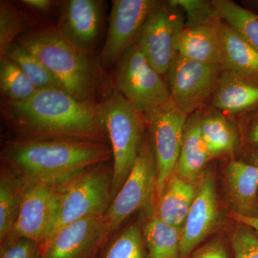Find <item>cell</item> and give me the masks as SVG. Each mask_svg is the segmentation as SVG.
<instances>
[{
  "label": "cell",
  "instance_id": "obj_1",
  "mask_svg": "<svg viewBox=\"0 0 258 258\" xmlns=\"http://www.w3.org/2000/svg\"><path fill=\"white\" fill-rule=\"evenodd\" d=\"M97 104L79 101L61 88H47L38 90L27 101L3 100L2 113L16 135L15 140L60 139L109 144Z\"/></svg>",
  "mask_w": 258,
  "mask_h": 258
},
{
  "label": "cell",
  "instance_id": "obj_2",
  "mask_svg": "<svg viewBox=\"0 0 258 258\" xmlns=\"http://www.w3.org/2000/svg\"><path fill=\"white\" fill-rule=\"evenodd\" d=\"M3 164L24 186H59L92 166L112 159L109 144L84 141L12 140L1 153Z\"/></svg>",
  "mask_w": 258,
  "mask_h": 258
},
{
  "label": "cell",
  "instance_id": "obj_3",
  "mask_svg": "<svg viewBox=\"0 0 258 258\" xmlns=\"http://www.w3.org/2000/svg\"><path fill=\"white\" fill-rule=\"evenodd\" d=\"M15 42L36 56L64 91L84 103H98V67L89 53L70 41L56 25L38 26Z\"/></svg>",
  "mask_w": 258,
  "mask_h": 258
},
{
  "label": "cell",
  "instance_id": "obj_4",
  "mask_svg": "<svg viewBox=\"0 0 258 258\" xmlns=\"http://www.w3.org/2000/svg\"><path fill=\"white\" fill-rule=\"evenodd\" d=\"M97 107L111 148L113 200L137 160L147 123L144 115L115 89L98 102Z\"/></svg>",
  "mask_w": 258,
  "mask_h": 258
},
{
  "label": "cell",
  "instance_id": "obj_5",
  "mask_svg": "<svg viewBox=\"0 0 258 258\" xmlns=\"http://www.w3.org/2000/svg\"><path fill=\"white\" fill-rule=\"evenodd\" d=\"M106 164L92 166L59 185L58 212L51 235L77 220L104 216L111 203L113 176Z\"/></svg>",
  "mask_w": 258,
  "mask_h": 258
},
{
  "label": "cell",
  "instance_id": "obj_6",
  "mask_svg": "<svg viewBox=\"0 0 258 258\" xmlns=\"http://www.w3.org/2000/svg\"><path fill=\"white\" fill-rule=\"evenodd\" d=\"M157 181L154 148L150 136L145 135L132 171L103 216L107 240L134 212L154 208Z\"/></svg>",
  "mask_w": 258,
  "mask_h": 258
},
{
  "label": "cell",
  "instance_id": "obj_7",
  "mask_svg": "<svg viewBox=\"0 0 258 258\" xmlns=\"http://www.w3.org/2000/svg\"><path fill=\"white\" fill-rule=\"evenodd\" d=\"M114 86L143 115L171 101L167 84L135 42L115 63Z\"/></svg>",
  "mask_w": 258,
  "mask_h": 258
},
{
  "label": "cell",
  "instance_id": "obj_8",
  "mask_svg": "<svg viewBox=\"0 0 258 258\" xmlns=\"http://www.w3.org/2000/svg\"><path fill=\"white\" fill-rule=\"evenodd\" d=\"M182 9L173 1H158L135 43L159 74H166L178 56V42L185 28Z\"/></svg>",
  "mask_w": 258,
  "mask_h": 258
},
{
  "label": "cell",
  "instance_id": "obj_9",
  "mask_svg": "<svg viewBox=\"0 0 258 258\" xmlns=\"http://www.w3.org/2000/svg\"><path fill=\"white\" fill-rule=\"evenodd\" d=\"M144 116L157 162L156 201L168 180L175 174L188 115L171 100L169 103L145 113Z\"/></svg>",
  "mask_w": 258,
  "mask_h": 258
},
{
  "label": "cell",
  "instance_id": "obj_10",
  "mask_svg": "<svg viewBox=\"0 0 258 258\" xmlns=\"http://www.w3.org/2000/svg\"><path fill=\"white\" fill-rule=\"evenodd\" d=\"M220 64L204 63L178 55L167 74L171 101L187 115L211 99L224 71Z\"/></svg>",
  "mask_w": 258,
  "mask_h": 258
},
{
  "label": "cell",
  "instance_id": "obj_11",
  "mask_svg": "<svg viewBox=\"0 0 258 258\" xmlns=\"http://www.w3.org/2000/svg\"><path fill=\"white\" fill-rule=\"evenodd\" d=\"M58 208V186H24L18 217L13 232L7 241L26 238L42 245L52 234Z\"/></svg>",
  "mask_w": 258,
  "mask_h": 258
},
{
  "label": "cell",
  "instance_id": "obj_12",
  "mask_svg": "<svg viewBox=\"0 0 258 258\" xmlns=\"http://www.w3.org/2000/svg\"><path fill=\"white\" fill-rule=\"evenodd\" d=\"M155 0H113L106 40L100 60L104 67L115 64L122 54L135 42Z\"/></svg>",
  "mask_w": 258,
  "mask_h": 258
},
{
  "label": "cell",
  "instance_id": "obj_13",
  "mask_svg": "<svg viewBox=\"0 0 258 258\" xmlns=\"http://www.w3.org/2000/svg\"><path fill=\"white\" fill-rule=\"evenodd\" d=\"M107 241L103 217H89L55 231L40 245L42 258H96Z\"/></svg>",
  "mask_w": 258,
  "mask_h": 258
},
{
  "label": "cell",
  "instance_id": "obj_14",
  "mask_svg": "<svg viewBox=\"0 0 258 258\" xmlns=\"http://www.w3.org/2000/svg\"><path fill=\"white\" fill-rule=\"evenodd\" d=\"M215 179L210 173L200 178L198 192L181 230V258H187L216 228L220 220Z\"/></svg>",
  "mask_w": 258,
  "mask_h": 258
},
{
  "label": "cell",
  "instance_id": "obj_15",
  "mask_svg": "<svg viewBox=\"0 0 258 258\" xmlns=\"http://www.w3.org/2000/svg\"><path fill=\"white\" fill-rule=\"evenodd\" d=\"M103 2L67 0L62 2L56 26L66 38L89 53L96 45L103 25Z\"/></svg>",
  "mask_w": 258,
  "mask_h": 258
},
{
  "label": "cell",
  "instance_id": "obj_16",
  "mask_svg": "<svg viewBox=\"0 0 258 258\" xmlns=\"http://www.w3.org/2000/svg\"><path fill=\"white\" fill-rule=\"evenodd\" d=\"M226 196L232 213L258 217V167L242 161H232L225 175Z\"/></svg>",
  "mask_w": 258,
  "mask_h": 258
},
{
  "label": "cell",
  "instance_id": "obj_17",
  "mask_svg": "<svg viewBox=\"0 0 258 258\" xmlns=\"http://www.w3.org/2000/svg\"><path fill=\"white\" fill-rule=\"evenodd\" d=\"M211 103L227 114H247L258 108V81L224 70Z\"/></svg>",
  "mask_w": 258,
  "mask_h": 258
},
{
  "label": "cell",
  "instance_id": "obj_18",
  "mask_svg": "<svg viewBox=\"0 0 258 258\" xmlns=\"http://www.w3.org/2000/svg\"><path fill=\"white\" fill-rule=\"evenodd\" d=\"M220 20L218 17L209 23L185 26L178 42V55L197 62L222 64Z\"/></svg>",
  "mask_w": 258,
  "mask_h": 258
},
{
  "label": "cell",
  "instance_id": "obj_19",
  "mask_svg": "<svg viewBox=\"0 0 258 258\" xmlns=\"http://www.w3.org/2000/svg\"><path fill=\"white\" fill-rule=\"evenodd\" d=\"M219 35L224 69L258 81V50L221 19L219 22Z\"/></svg>",
  "mask_w": 258,
  "mask_h": 258
},
{
  "label": "cell",
  "instance_id": "obj_20",
  "mask_svg": "<svg viewBox=\"0 0 258 258\" xmlns=\"http://www.w3.org/2000/svg\"><path fill=\"white\" fill-rule=\"evenodd\" d=\"M198 185L174 174L168 180L153 212L168 225L181 230L198 192Z\"/></svg>",
  "mask_w": 258,
  "mask_h": 258
},
{
  "label": "cell",
  "instance_id": "obj_21",
  "mask_svg": "<svg viewBox=\"0 0 258 258\" xmlns=\"http://www.w3.org/2000/svg\"><path fill=\"white\" fill-rule=\"evenodd\" d=\"M201 117L197 111L186 120L175 171L181 179L193 183L201 177L204 168L212 159L202 137Z\"/></svg>",
  "mask_w": 258,
  "mask_h": 258
},
{
  "label": "cell",
  "instance_id": "obj_22",
  "mask_svg": "<svg viewBox=\"0 0 258 258\" xmlns=\"http://www.w3.org/2000/svg\"><path fill=\"white\" fill-rule=\"evenodd\" d=\"M142 226L147 258H181V230L165 223L150 211Z\"/></svg>",
  "mask_w": 258,
  "mask_h": 258
},
{
  "label": "cell",
  "instance_id": "obj_23",
  "mask_svg": "<svg viewBox=\"0 0 258 258\" xmlns=\"http://www.w3.org/2000/svg\"><path fill=\"white\" fill-rule=\"evenodd\" d=\"M24 185L6 166L2 164L0 176V244L9 238L18 219Z\"/></svg>",
  "mask_w": 258,
  "mask_h": 258
},
{
  "label": "cell",
  "instance_id": "obj_24",
  "mask_svg": "<svg viewBox=\"0 0 258 258\" xmlns=\"http://www.w3.org/2000/svg\"><path fill=\"white\" fill-rule=\"evenodd\" d=\"M200 128L202 137L212 158L235 150L238 142L237 132L220 113L202 115Z\"/></svg>",
  "mask_w": 258,
  "mask_h": 258
},
{
  "label": "cell",
  "instance_id": "obj_25",
  "mask_svg": "<svg viewBox=\"0 0 258 258\" xmlns=\"http://www.w3.org/2000/svg\"><path fill=\"white\" fill-rule=\"evenodd\" d=\"M38 20L20 10L12 2L0 1V59L10 46L25 34L37 28Z\"/></svg>",
  "mask_w": 258,
  "mask_h": 258
},
{
  "label": "cell",
  "instance_id": "obj_26",
  "mask_svg": "<svg viewBox=\"0 0 258 258\" xmlns=\"http://www.w3.org/2000/svg\"><path fill=\"white\" fill-rule=\"evenodd\" d=\"M219 18L258 50V13L230 0L212 1Z\"/></svg>",
  "mask_w": 258,
  "mask_h": 258
},
{
  "label": "cell",
  "instance_id": "obj_27",
  "mask_svg": "<svg viewBox=\"0 0 258 258\" xmlns=\"http://www.w3.org/2000/svg\"><path fill=\"white\" fill-rule=\"evenodd\" d=\"M96 258H147L142 227L134 223L102 246Z\"/></svg>",
  "mask_w": 258,
  "mask_h": 258
},
{
  "label": "cell",
  "instance_id": "obj_28",
  "mask_svg": "<svg viewBox=\"0 0 258 258\" xmlns=\"http://www.w3.org/2000/svg\"><path fill=\"white\" fill-rule=\"evenodd\" d=\"M5 57L18 64L37 90L47 88L62 89L60 83L51 74L46 66L30 50L18 42H15L10 46Z\"/></svg>",
  "mask_w": 258,
  "mask_h": 258
},
{
  "label": "cell",
  "instance_id": "obj_29",
  "mask_svg": "<svg viewBox=\"0 0 258 258\" xmlns=\"http://www.w3.org/2000/svg\"><path fill=\"white\" fill-rule=\"evenodd\" d=\"M0 91L5 101H27L38 90L18 64L4 57L0 59Z\"/></svg>",
  "mask_w": 258,
  "mask_h": 258
},
{
  "label": "cell",
  "instance_id": "obj_30",
  "mask_svg": "<svg viewBox=\"0 0 258 258\" xmlns=\"http://www.w3.org/2000/svg\"><path fill=\"white\" fill-rule=\"evenodd\" d=\"M184 11L185 26H193L213 21L218 18L212 2L207 3L195 0H174Z\"/></svg>",
  "mask_w": 258,
  "mask_h": 258
},
{
  "label": "cell",
  "instance_id": "obj_31",
  "mask_svg": "<svg viewBox=\"0 0 258 258\" xmlns=\"http://www.w3.org/2000/svg\"><path fill=\"white\" fill-rule=\"evenodd\" d=\"M234 258H258V235L247 226L241 225L232 237Z\"/></svg>",
  "mask_w": 258,
  "mask_h": 258
},
{
  "label": "cell",
  "instance_id": "obj_32",
  "mask_svg": "<svg viewBox=\"0 0 258 258\" xmlns=\"http://www.w3.org/2000/svg\"><path fill=\"white\" fill-rule=\"evenodd\" d=\"M0 249V258H42L40 244L26 238L7 241Z\"/></svg>",
  "mask_w": 258,
  "mask_h": 258
},
{
  "label": "cell",
  "instance_id": "obj_33",
  "mask_svg": "<svg viewBox=\"0 0 258 258\" xmlns=\"http://www.w3.org/2000/svg\"><path fill=\"white\" fill-rule=\"evenodd\" d=\"M187 258H230L227 247L220 239H214L195 249Z\"/></svg>",
  "mask_w": 258,
  "mask_h": 258
},
{
  "label": "cell",
  "instance_id": "obj_34",
  "mask_svg": "<svg viewBox=\"0 0 258 258\" xmlns=\"http://www.w3.org/2000/svg\"><path fill=\"white\" fill-rule=\"evenodd\" d=\"M244 139L249 147L258 149V108L247 113Z\"/></svg>",
  "mask_w": 258,
  "mask_h": 258
},
{
  "label": "cell",
  "instance_id": "obj_35",
  "mask_svg": "<svg viewBox=\"0 0 258 258\" xmlns=\"http://www.w3.org/2000/svg\"><path fill=\"white\" fill-rule=\"evenodd\" d=\"M20 3L39 13H46L51 10L55 2L52 0H22Z\"/></svg>",
  "mask_w": 258,
  "mask_h": 258
},
{
  "label": "cell",
  "instance_id": "obj_36",
  "mask_svg": "<svg viewBox=\"0 0 258 258\" xmlns=\"http://www.w3.org/2000/svg\"><path fill=\"white\" fill-rule=\"evenodd\" d=\"M231 217L241 225L247 226L258 235V217H246L231 213Z\"/></svg>",
  "mask_w": 258,
  "mask_h": 258
},
{
  "label": "cell",
  "instance_id": "obj_37",
  "mask_svg": "<svg viewBox=\"0 0 258 258\" xmlns=\"http://www.w3.org/2000/svg\"><path fill=\"white\" fill-rule=\"evenodd\" d=\"M252 164L257 166L258 167V150L252 154Z\"/></svg>",
  "mask_w": 258,
  "mask_h": 258
},
{
  "label": "cell",
  "instance_id": "obj_38",
  "mask_svg": "<svg viewBox=\"0 0 258 258\" xmlns=\"http://www.w3.org/2000/svg\"><path fill=\"white\" fill-rule=\"evenodd\" d=\"M249 4L251 5V8H252V9L249 10L258 13V1L251 2V3H249Z\"/></svg>",
  "mask_w": 258,
  "mask_h": 258
}]
</instances>
